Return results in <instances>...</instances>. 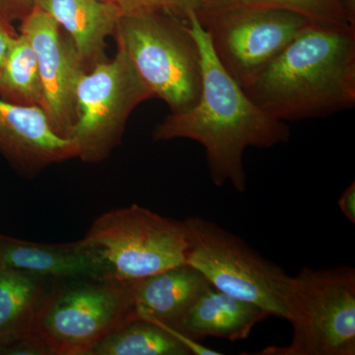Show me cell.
Returning a JSON list of instances; mask_svg holds the SVG:
<instances>
[{
    "label": "cell",
    "mask_w": 355,
    "mask_h": 355,
    "mask_svg": "<svg viewBox=\"0 0 355 355\" xmlns=\"http://www.w3.org/2000/svg\"><path fill=\"white\" fill-rule=\"evenodd\" d=\"M186 17L202 58V94L191 109L165 118L154 130L153 139L195 140L205 146L214 184L219 188L230 184L238 193H245V150L248 147L270 148L286 144L291 128L286 121L259 108L223 69L195 9H187Z\"/></svg>",
    "instance_id": "obj_1"
},
{
    "label": "cell",
    "mask_w": 355,
    "mask_h": 355,
    "mask_svg": "<svg viewBox=\"0 0 355 355\" xmlns=\"http://www.w3.org/2000/svg\"><path fill=\"white\" fill-rule=\"evenodd\" d=\"M282 121L324 118L355 105V26L312 22L244 87Z\"/></svg>",
    "instance_id": "obj_2"
},
{
    "label": "cell",
    "mask_w": 355,
    "mask_h": 355,
    "mask_svg": "<svg viewBox=\"0 0 355 355\" xmlns=\"http://www.w3.org/2000/svg\"><path fill=\"white\" fill-rule=\"evenodd\" d=\"M176 16L168 11L121 16L114 30L119 48L172 113L195 106L202 88L200 49L188 21L182 22Z\"/></svg>",
    "instance_id": "obj_3"
},
{
    "label": "cell",
    "mask_w": 355,
    "mask_h": 355,
    "mask_svg": "<svg viewBox=\"0 0 355 355\" xmlns=\"http://www.w3.org/2000/svg\"><path fill=\"white\" fill-rule=\"evenodd\" d=\"M286 319L293 336L288 345H272L256 355H354L355 270L303 266L291 277L284 295Z\"/></svg>",
    "instance_id": "obj_4"
},
{
    "label": "cell",
    "mask_w": 355,
    "mask_h": 355,
    "mask_svg": "<svg viewBox=\"0 0 355 355\" xmlns=\"http://www.w3.org/2000/svg\"><path fill=\"white\" fill-rule=\"evenodd\" d=\"M137 317L128 284L58 279L33 334L50 355H92L105 336Z\"/></svg>",
    "instance_id": "obj_5"
},
{
    "label": "cell",
    "mask_w": 355,
    "mask_h": 355,
    "mask_svg": "<svg viewBox=\"0 0 355 355\" xmlns=\"http://www.w3.org/2000/svg\"><path fill=\"white\" fill-rule=\"evenodd\" d=\"M83 240L102 254L111 279L123 284L186 263L189 247L184 221L135 203L96 218Z\"/></svg>",
    "instance_id": "obj_6"
},
{
    "label": "cell",
    "mask_w": 355,
    "mask_h": 355,
    "mask_svg": "<svg viewBox=\"0 0 355 355\" xmlns=\"http://www.w3.org/2000/svg\"><path fill=\"white\" fill-rule=\"evenodd\" d=\"M184 223L186 263L200 270L214 288L286 319L284 295L291 279L286 270L214 222L191 216Z\"/></svg>",
    "instance_id": "obj_7"
},
{
    "label": "cell",
    "mask_w": 355,
    "mask_h": 355,
    "mask_svg": "<svg viewBox=\"0 0 355 355\" xmlns=\"http://www.w3.org/2000/svg\"><path fill=\"white\" fill-rule=\"evenodd\" d=\"M196 12L217 60L241 87L266 69L306 26L316 22L272 7H210Z\"/></svg>",
    "instance_id": "obj_8"
},
{
    "label": "cell",
    "mask_w": 355,
    "mask_h": 355,
    "mask_svg": "<svg viewBox=\"0 0 355 355\" xmlns=\"http://www.w3.org/2000/svg\"><path fill=\"white\" fill-rule=\"evenodd\" d=\"M153 97L125 51L85 72L76 90V121L69 139L85 162H100L121 142L128 116Z\"/></svg>",
    "instance_id": "obj_9"
},
{
    "label": "cell",
    "mask_w": 355,
    "mask_h": 355,
    "mask_svg": "<svg viewBox=\"0 0 355 355\" xmlns=\"http://www.w3.org/2000/svg\"><path fill=\"white\" fill-rule=\"evenodd\" d=\"M20 30L36 53L43 89L42 108L53 130L69 139L76 121V90L84 73L83 60L72 41L62 36L57 21L39 7H32Z\"/></svg>",
    "instance_id": "obj_10"
},
{
    "label": "cell",
    "mask_w": 355,
    "mask_h": 355,
    "mask_svg": "<svg viewBox=\"0 0 355 355\" xmlns=\"http://www.w3.org/2000/svg\"><path fill=\"white\" fill-rule=\"evenodd\" d=\"M0 151L25 171L77 157L73 140L58 135L44 110L0 98Z\"/></svg>",
    "instance_id": "obj_11"
},
{
    "label": "cell",
    "mask_w": 355,
    "mask_h": 355,
    "mask_svg": "<svg viewBox=\"0 0 355 355\" xmlns=\"http://www.w3.org/2000/svg\"><path fill=\"white\" fill-rule=\"evenodd\" d=\"M0 268H19L53 279H111L102 254L83 239L44 244L0 234Z\"/></svg>",
    "instance_id": "obj_12"
},
{
    "label": "cell",
    "mask_w": 355,
    "mask_h": 355,
    "mask_svg": "<svg viewBox=\"0 0 355 355\" xmlns=\"http://www.w3.org/2000/svg\"><path fill=\"white\" fill-rule=\"evenodd\" d=\"M128 286L137 316L172 327L211 284L197 268L183 263Z\"/></svg>",
    "instance_id": "obj_13"
},
{
    "label": "cell",
    "mask_w": 355,
    "mask_h": 355,
    "mask_svg": "<svg viewBox=\"0 0 355 355\" xmlns=\"http://www.w3.org/2000/svg\"><path fill=\"white\" fill-rule=\"evenodd\" d=\"M270 316L260 306L211 286L172 328L193 340L214 336L234 342L247 338L257 324Z\"/></svg>",
    "instance_id": "obj_14"
},
{
    "label": "cell",
    "mask_w": 355,
    "mask_h": 355,
    "mask_svg": "<svg viewBox=\"0 0 355 355\" xmlns=\"http://www.w3.org/2000/svg\"><path fill=\"white\" fill-rule=\"evenodd\" d=\"M57 280L0 268V350L33 334Z\"/></svg>",
    "instance_id": "obj_15"
},
{
    "label": "cell",
    "mask_w": 355,
    "mask_h": 355,
    "mask_svg": "<svg viewBox=\"0 0 355 355\" xmlns=\"http://www.w3.org/2000/svg\"><path fill=\"white\" fill-rule=\"evenodd\" d=\"M34 6L67 30L83 62L97 60L102 55L121 17L116 4L97 0H35Z\"/></svg>",
    "instance_id": "obj_16"
},
{
    "label": "cell",
    "mask_w": 355,
    "mask_h": 355,
    "mask_svg": "<svg viewBox=\"0 0 355 355\" xmlns=\"http://www.w3.org/2000/svg\"><path fill=\"white\" fill-rule=\"evenodd\" d=\"M219 355L172 327L137 317L96 345L92 355Z\"/></svg>",
    "instance_id": "obj_17"
},
{
    "label": "cell",
    "mask_w": 355,
    "mask_h": 355,
    "mask_svg": "<svg viewBox=\"0 0 355 355\" xmlns=\"http://www.w3.org/2000/svg\"><path fill=\"white\" fill-rule=\"evenodd\" d=\"M0 94L18 104L40 107L43 105V89L36 53L23 34L16 37L0 69Z\"/></svg>",
    "instance_id": "obj_18"
},
{
    "label": "cell",
    "mask_w": 355,
    "mask_h": 355,
    "mask_svg": "<svg viewBox=\"0 0 355 355\" xmlns=\"http://www.w3.org/2000/svg\"><path fill=\"white\" fill-rule=\"evenodd\" d=\"M234 6L286 9L316 22L355 26V0H207L200 8Z\"/></svg>",
    "instance_id": "obj_19"
},
{
    "label": "cell",
    "mask_w": 355,
    "mask_h": 355,
    "mask_svg": "<svg viewBox=\"0 0 355 355\" xmlns=\"http://www.w3.org/2000/svg\"><path fill=\"white\" fill-rule=\"evenodd\" d=\"M121 16L135 14L168 11L186 17L187 6L183 0H114Z\"/></svg>",
    "instance_id": "obj_20"
},
{
    "label": "cell",
    "mask_w": 355,
    "mask_h": 355,
    "mask_svg": "<svg viewBox=\"0 0 355 355\" xmlns=\"http://www.w3.org/2000/svg\"><path fill=\"white\" fill-rule=\"evenodd\" d=\"M338 207L343 216L352 224H355V183L352 184L343 191L338 200Z\"/></svg>",
    "instance_id": "obj_21"
},
{
    "label": "cell",
    "mask_w": 355,
    "mask_h": 355,
    "mask_svg": "<svg viewBox=\"0 0 355 355\" xmlns=\"http://www.w3.org/2000/svg\"><path fill=\"white\" fill-rule=\"evenodd\" d=\"M15 38L16 37L9 31L8 27L2 20L1 13H0V69L10 53Z\"/></svg>",
    "instance_id": "obj_22"
},
{
    "label": "cell",
    "mask_w": 355,
    "mask_h": 355,
    "mask_svg": "<svg viewBox=\"0 0 355 355\" xmlns=\"http://www.w3.org/2000/svg\"><path fill=\"white\" fill-rule=\"evenodd\" d=\"M4 4H12V6L32 8L34 6L35 0H3Z\"/></svg>",
    "instance_id": "obj_23"
},
{
    "label": "cell",
    "mask_w": 355,
    "mask_h": 355,
    "mask_svg": "<svg viewBox=\"0 0 355 355\" xmlns=\"http://www.w3.org/2000/svg\"><path fill=\"white\" fill-rule=\"evenodd\" d=\"M183 1L190 8L198 9L205 6L207 0H183Z\"/></svg>",
    "instance_id": "obj_24"
},
{
    "label": "cell",
    "mask_w": 355,
    "mask_h": 355,
    "mask_svg": "<svg viewBox=\"0 0 355 355\" xmlns=\"http://www.w3.org/2000/svg\"><path fill=\"white\" fill-rule=\"evenodd\" d=\"M97 1L104 2V3H114V0H97Z\"/></svg>",
    "instance_id": "obj_25"
},
{
    "label": "cell",
    "mask_w": 355,
    "mask_h": 355,
    "mask_svg": "<svg viewBox=\"0 0 355 355\" xmlns=\"http://www.w3.org/2000/svg\"><path fill=\"white\" fill-rule=\"evenodd\" d=\"M4 6V1L3 0H0V7H1V9H2V6Z\"/></svg>",
    "instance_id": "obj_26"
},
{
    "label": "cell",
    "mask_w": 355,
    "mask_h": 355,
    "mask_svg": "<svg viewBox=\"0 0 355 355\" xmlns=\"http://www.w3.org/2000/svg\"><path fill=\"white\" fill-rule=\"evenodd\" d=\"M1 10H2L1 7H0V13H1Z\"/></svg>",
    "instance_id": "obj_27"
}]
</instances>
